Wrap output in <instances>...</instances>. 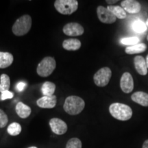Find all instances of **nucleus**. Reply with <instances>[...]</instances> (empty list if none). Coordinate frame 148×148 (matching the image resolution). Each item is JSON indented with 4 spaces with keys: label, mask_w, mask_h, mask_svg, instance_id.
<instances>
[{
    "label": "nucleus",
    "mask_w": 148,
    "mask_h": 148,
    "mask_svg": "<svg viewBox=\"0 0 148 148\" xmlns=\"http://www.w3.org/2000/svg\"><path fill=\"white\" fill-rule=\"evenodd\" d=\"M121 42L123 45H134L136 44H138L140 41L139 38L136 36L133 37H127V38H121Z\"/></svg>",
    "instance_id": "nucleus-24"
},
{
    "label": "nucleus",
    "mask_w": 148,
    "mask_h": 148,
    "mask_svg": "<svg viewBox=\"0 0 148 148\" xmlns=\"http://www.w3.org/2000/svg\"><path fill=\"white\" fill-rule=\"evenodd\" d=\"M13 92L9 91V90H6V91L1 92V95H0V100L3 101L7 99H12L13 97Z\"/></svg>",
    "instance_id": "nucleus-27"
},
{
    "label": "nucleus",
    "mask_w": 148,
    "mask_h": 148,
    "mask_svg": "<svg viewBox=\"0 0 148 148\" xmlns=\"http://www.w3.org/2000/svg\"><path fill=\"white\" fill-rule=\"evenodd\" d=\"M147 49V46L145 43H138L134 45H131L125 48V51L127 54H135L144 52Z\"/></svg>",
    "instance_id": "nucleus-19"
},
{
    "label": "nucleus",
    "mask_w": 148,
    "mask_h": 148,
    "mask_svg": "<svg viewBox=\"0 0 148 148\" xmlns=\"http://www.w3.org/2000/svg\"><path fill=\"white\" fill-rule=\"evenodd\" d=\"M14 57L9 52L0 51V69H5L12 64Z\"/></svg>",
    "instance_id": "nucleus-17"
},
{
    "label": "nucleus",
    "mask_w": 148,
    "mask_h": 148,
    "mask_svg": "<svg viewBox=\"0 0 148 148\" xmlns=\"http://www.w3.org/2000/svg\"><path fill=\"white\" fill-rule=\"evenodd\" d=\"M57 103L56 96H43L36 101V104L42 108H53Z\"/></svg>",
    "instance_id": "nucleus-12"
},
{
    "label": "nucleus",
    "mask_w": 148,
    "mask_h": 148,
    "mask_svg": "<svg viewBox=\"0 0 148 148\" xmlns=\"http://www.w3.org/2000/svg\"><path fill=\"white\" fill-rule=\"evenodd\" d=\"M28 148H37V147H34V146H33V147H28Z\"/></svg>",
    "instance_id": "nucleus-33"
},
{
    "label": "nucleus",
    "mask_w": 148,
    "mask_h": 148,
    "mask_svg": "<svg viewBox=\"0 0 148 148\" xmlns=\"http://www.w3.org/2000/svg\"><path fill=\"white\" fill-rule=\"evenodd\" d=\"M97 14L99 21L103 23L111 24L116 21V16L110 11H109L108 8L101 5L97 7Z\"/></svg>",
    "instance_id": "nucleus-7"
},
{
    "label": "nucleus",
    "mask_w": 148,
    "mask_h": 148,
    "mask_svg": "<svg viewBox=\"0 0 148 148\" xmlns=\"http://www.w3.org/2000/svg\"><path fill=\"white\" fill-rule=\"evenodd\" d=\"M8 123V118L4 111L0 109V128H3L6 126Z\"/></svg>",
    "instance_id": "nucleus-26"
},
{
    "label": "nucleus",
    "mask_w": 148,
    "mask_h": 148,
    "mask_svg": "<svg viewBox=\"0 0 148 148\" xmlns=\"http://www.w3.org/2000/svg\"><path fill=\"white\" fill-rule=\"evenodd\" d=\"M56 90V85L51 82H44L42 85L41 91L44 96H53Z\"/></svg>",
    "instance_id": "nucleus-20"
},
{
    "label": "nucleus",
    "mask_w": 148,
    "mask_h": 148,
    "mask_svg": "<svg viewBox=\"0 0 148 148\" xmlns=\"http://www.w3.org/2000/svg\"><path fill=\"white\" fill-rule=\"evenodd\" d=\"M146 26L148 27V18H147V21H146Z\"/></svg>",
    "instance_id": "nucleus-32"
},
{
    "label": "nucleus",
    "mask_w": 148,
    "mask_h": 148,
    "mask_svg": "<svg viewBox=\"0 0 148 148\" xmlns=\"http://www.w3.org/2000/svg\"><path fill=\"white\" fill-rule=\"evenodd\" d=\"M142 148H148V139L145 140L143 144V146H142Z\"/></svg>",
    "instance_id": "nucleus-30"
},
{
    "label": "nucleus",
    "mask_w": 148,
    "mask_h": 148,
    "mask_svg": "<svg viewBox=\"0 0 148 148\" xmlns=\"http://www.w3.org/2000/svg\"><path fill=\"white\" fill-rule=\"evenodd\" d=\"M134 63L135 69L138 72V74L141 75H145L147 74V66L146 64L145 59L143 56H137L134 59Z\"/></svg>",
    "instance_id": "nucleus-13"
},
{
    "label": "nucleus",
    "mask_w": 148,
    "mask_h": 148,
    "mask_svg": "<svg viewBox=\"0 0 148 148\" xmlns=\"http://www.w3.org/2000/svg\"><path fill=\"white\" fill-rule=\"evenodd\" d=\"M131 99L133 101L141 105V106L145 107L148 106V94L145 92H135L131 96Z\"/></svg>",
    "instance_id": "nucleus-15"
},
{
    "label": "nucleus",
    "mask_w": 148,
    "mask_h": 148,
    "mask_svg": "<svg viewBox=\"0 0 148 148\" xmlns=\"http://www.w3.org/2000/svg\"><path fill=\"white\" fill-rule=\"evenodd\" d=\"M10 87V79L8 75L3 73L0 76V92L9 90Z\"/></svg>",
    "instance_id": "nucleus-21"
},
{
    "label": "nucleus",
    "mask_w": 148,
    "mask_h": 148,
    "mask_svg": "<svg viewBox=\"0 0 148 148\" xmlns=\"http://www.w3.org/2000/svg\"><path fill=\"white\" fill-rule=\"evenodd\" d=\"M107 8L116 16V18H118L119 19H123L127 16L126 12L121 6H119V5H108Z\"/></svg>",
    "instance_id": "nucleus-18"
},
{
    "label": "nucleus",
    "mask_w": 148,
    "mask_h": 148,
    "mask_svg": "<svg viewBox=\"0 0 148 148\" xmlns=\"http://www.w3.org/2000/svg\"><path fill=\"white\" fill-rule=\"evenodd\" d=\"M121 7L125 12L130 14H136L139 12L141 9V5L138 1L135 0H124L121 3Z\"/></svg>",
    "instance_id": "nucleus-11"
},
{
    "label": "nucleus",
    "mask_w": 148,
    "mask_h": 148,
    "mask_svg": "<svg viewBox=\"0 0 148 148\" xmlns=\"http://www.w3.org/2000/svg\"><path fill=\"white\" fill-rule=\"evenodd\" d=\"M7 132L11 136H17L21 132V125L16 122H13L8 125Z\"/></svg>",
    "instance_id": "nucleus-22"
},
{
    "label": "nucleus",
    "mask_w": 148,
    "mask_h": 148,
    "mask_svg": "<svg viewBox=\"0 0 148 148\" xmlns=\"http://www.w3.org/2000/svg\"><path fill=\"white\" fill-rule=\"evenodd\" d=\"M112 76V71L108 67L101 68L96 72L93 76V80L95 85L99 87H103L110 82Z\"/></svg>",
    "instance_id": "nucleus-6"
},
{
    "label": "nucleus",
    "mask_w": 148,
    "mask_h": 148,
    "mask_svg": "<svg viewBox=\"0 0 148 148\" xmlns=\"http://www.w3.org/2000/svg\"><path fill=\"white\" fill-rule=\"evenodd\" d=\"M15 110L18 116L22 118V119H25V118L28 117L30 115L31 112H32L30 107L25 105V103L21 102V101L18 102L17 104L16 105Z\"/></svg>",
    "instance_id": "nucleus-16"
},
{
    "label": "nucleus",
    "mask_w": 148,
    "mask_h": 148,
    "mask_svg": "<svg viewBox=\"0 0 148 148\" xmlns=\"http://www.w3.org/2000/svg\"><path fill=\"white\" fill-rule=\"evenodd\" d=\"M54 7L59 13L64 15H70L78 8V1L77 0H56Z\"/></svg>",
    "instance_id": "nucleus-4"
},
{
    "label": "nucleus",
    "mask_w": 148,
    "mask_h": 148,
    "mask_svg": "<svg viewBox=\"0 0 148 148\" xmlns=\"http://www.w3.org/2000/svg\"><path fill=\"white\" fill-rule=\"evenodd\" d=\"M132 29L135 32L138 33H142L145 32L147 26L146 24L140 20H136L132 23Z\"/></svg>",
    "instance_id": "nucleus-23"
},
{
    "label": "nucleus",
    "mask_w": 148,
    "mask_h": 148,
    "mask_svg": "<svg viewBox=\"0 0 148 148\" xmlns=\"http://www.w3.org/2000/svg\"><path fill=\"white\" fill-rule=\"evenodd\" d=\"M49 123L51 131L56 134H64L67 131L68 127L66 123L59 118H52L50 119Z\"/></svg>",
    "instance_id": "nucleus-8"
},
{
    "label": "nucleus",
    "mask_w": 148,
    "mask_h": 148,
    "mask_svg": "<svg viewBox=\"0 0 148 148\" xmlns=\"http://www.w3.org/2000/svg\"><path fill=\"white\" fill-rule=\"evenodd\" d=\"M82 43L77 38H69L62 42V47L68 51H76L81 47Z\"/></svg>",
    "instance_id": "nucleus-14"
},
{
    "label": "nucleus",
    "mask_w": 148,
    "mask_h": 148,
    "mask_svg": "<svg viewBox=\"0 0 148 148\" xmlns=\"http://www.w3.org/2000/svg\"><path fill=\"white\" fill-rule=\"evenodd\" d=\"M56 66V62L53 57H45L39 62L36 68V72L40 77H48L53 73Z\"/></svg>",
    "instance_id": "nucleus-5"
},
{
    "label": "nucleus",
    "mask_w": 148,
    "mask_h": 148,
    "mask_svg": "<svg viewBox=\"0 0 148 148\" xmlns=\"http://www.w3.org/2000/svg\"><path fill=\"white\" fill-rule=\"evenodd\" d=\"M120 87L125 93H130L134 89V80L130 73L125 72L120 79Z\"/></svg>",
    "instance_id": "nucleus-10"
},
{
    "label": "nucleus",
    "mask_w": 148,
    "mask_h": 148,
    "mask_svg": "<svg viewBox=\"0 0 148 148\" xmlns=\"http://www.w3.org/2000/svg\"><path fill=\"white\" fill-rule=\"evenodd\" d=\"M63 32L64 34L69 36H81L84 34V29L80 24L75 23H69L66 24L63 27Z\"/></svg>",
    "instance_id": "nucleus-9"
},
{
    "label": "nucleus",
    "mask_w": 148,
    "mask_h": 148,
    "mask_svg": "<svg viewBox=\"0 0 148 148\" xmlns=\"http://www.w3.org/2000/svg\"><path fill=\"white\" fill-rule=\"evenodd\" d=\"M147 41H148V35H147Z\"/></svg>",
    "instance_id": "nucleus-34"
},
{
    "label": "nucleus",
    "mask_w": 148,
    "mask_h": 148,
    "mask_svg": "<svg viewBox=\"0 0 148 148\" xmlns=\"http://www.w3.org/2000/svg\"><path fill=\"white\" fill-rule=\"evenodd\" d=\"M32 27V18L29 14H24L13 24L12 27V33L17 36H21L29 32Z\"/></svg>",
    "instance_id": "nucleus-3"
},
{
    "label": "nucleus",
    "mask_w": 148,
    "mask_h": 148,
    "mask_svg": "<svg viewBox=\"0 0 148 148\" xmlns=\"http://www.w3.org/2000/svg\"><path fill=\"white\" fill-rule=\"evenodd\" d=\"M65 148H82V142L77 138H72L68 140Z\"/></svg>",
    "instance_id": "nucleus-25"
},
{
    "label": "nucleus",
    "mask_w": 148,
    "mask_h": 148,
    "mask_svg": "<svg viewBox=\"0 0 148 148\" xmlns=\"http://www.w3.org/2000/svg\"><path fill=\"white\" fill-rule=\"evenodd\" d=\"M145 60H146V64H147V69H148V54L147 56V57H146Z\"/></svg>",
    "instance_id": "nucleus-31"
},
{
    "label": "nucleus",
    "mask_w": 148,
    "mask_h": 148,
    "mask_svg": "<svg viewBox=\"0 0 148 148\" xmlns=\"http://www.w3.org/2000/svg\"><path fill=\"white\" fill-rule=\"evenodd\" d=\"M85 102L82 98L78 96L71 95L66 98L64 103V110L71 115H76L84 110Z\"/></svg>",
    "instance_id": "nucleus-1"
},
{
    "label": "nucleus",
    "mask_w": 148,
    "mask_h": 148,
    "mask_svg": "<svg viewBox=\"0 0 148 148\" xmlns=\"http://www.w3.org/2000/svg\"><path fill=\"white\" fill-rule=\"evenodd\" d=\"M26 87V84L23 82H18L16 86V88L18 91H23L25 89V88Z\"/></svg>",
    "instance_id": "nucleus-28"
},
{
    "label": "nucleus",
    "mask_w": 148,
    "mask_h": 148,
    "mask_svg": "<svg viewBox=\"0 0 148 148\" xmlns=\"http://www.w3.org/2000/svg\"><path fill=\"white\" fill-rule=\"evenodd\" d=\"M109 112L114 119L127 121L132 116V110L129 106L121 103H113L109 106Z\"/></svg>",
    "instance_id": "nucleus-2"
},
{
    "label": "nucleus",
    "mask_w": 148,
    "mask_h": 148,
    "mask_svg": "<svg viewBox=\"0 0 148 148\" xmlns=\"http://www.w3.org/2000/svg\"><path fill=\"white\" fill-rule=\"evenodd\" d=\"M118 0H113V1H111V0H106V2L107 3H108V4H114V3H115L116 2H118Z\"/></svg>",
    "instance_id": "nucleus-29"
}]
</instances>
